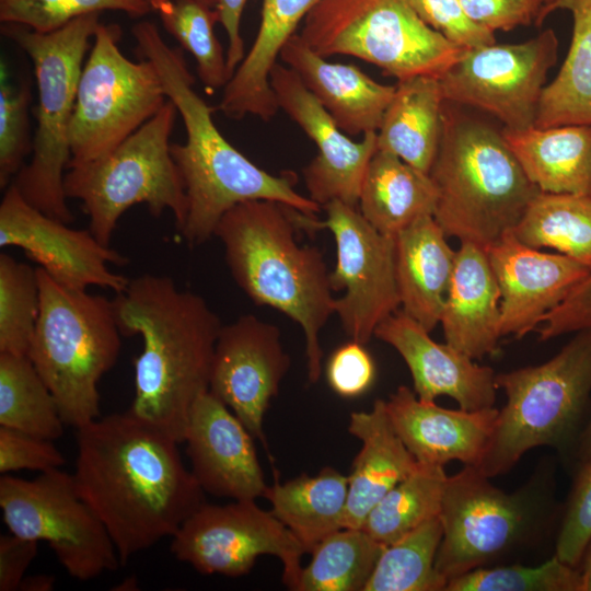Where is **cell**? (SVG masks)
<instances>
[{"instance_id": "277c9868", "label": "cell", "mask_w": 591, "mask_h": 591, "mask_svg": "<svg viewBox=\"0 0 591 591\" xmlns=\"http://www.w3.org/2000/svg\"><path fill=\"white\" fill-rule=\"evenodd\" d=\"M296 210L274 200L244 201L222 216L213 236L240 289L302 328L308 379L314 384L322 371L320 333L335 313L336 298L322 251L297 241Z\"/></svg>"}, {"instance_id": "52a82bcc", "label": "cell", "mask_w": 591, "mask_h": 591, "mask_svg": "<svg viewBox=\"0 0 591 591\" xmlns=\"http://www.w3.org/2000/svg\"><path fill=\"white\" fill-rule=\"evenodd\" d=\"M40 308L28 358L53 393L65 425L99 417L97 384L118 360L121 333L113 299L74 290L37 267Z\"/></svg>"}, {"instance_id": "60d3db41", "label": "cell", "mask_w": 591, "mask_h": 591, "mask_svg": "<svg viewBox=\"0 0 591 591\" xmlns=\"http://www.w3.org/2000/svg\"><path fill=\"white\" fill-rule=\"evenodd\" d=\"M120 11L143 16L153 11L151 0H0V21L37 33L54 32L82 15Z\"/></svg>"}, {"instance_id": "ba28073f", "label": "cell", "mask_w": 591, "mask_h": 591, "mask_svg": "<svg viewBox=\"0 0 591 591\" xmlns=\"http://www.w3.org/2000/svg\"><path fill=\"white\" fill-rule=\"evenodd\" d=\"M3 24L2 33L31 58L38 92L32 159L12 183L33 207L70 224L74 217L63 189L71 159L69 130L85 53L100 25V13L82 15L50 33Z\"/></svg>"}, {"instance_id": "5bb4252c", "label": "cell", "mask_w": 591, "mask_h": 591, "mask_svg": "<svg viewBox=\"0 0 591 591\" xmlns=\"http://www.w3.org/2000/svg\"><path fill=\"white\" fill-rule=\"evenodd\" d=\"M325 219L294 211L300 230H328L336 245V265L329 273L333 291H344L335 300L345 333L367 344L378 325L401 306L395 273V240L374 229L358 208L339 200L322 207Z\"/></svg>"}, {"instance_id": "ab89813d", "label": "cell", "mask_w": 591, "mask_h": 591, "mask_svg": "<svg viewBox=\"0 0 591 591\" xmlns=\"http://www.w3.org/2000/svg\"><path fill=\"white\" fill-rule=\"evenodd\" d=\"M445 591H583L578 567L555 555L537 566L494 565L448 581Z\"/></svg>"}, {"instance_id": "d6986e66", "label": "cell", "mask_w": 591, "mask_h": 591, "mask_svg": "<svg viewBox=\"0 0 591 591\" xmlns=\"http://www.w3.org/2000/svg\"><path fill=\"white\" fill-rule=\"evenodd\" d=\"M269 80L279 109L317 148V154L302 171L308 197L321 208L334 200L358 208L366 170L378 149L376 132L354 141L286 65L276 63Z\"/></svg>"}, {"instance_id": "8fae6325", "label": "cell", "mask_w": 591, "mask_h": 591, "mask_svg": "<svg viewBox=\"0 0 591 591\" xmlns=\"http://www.w3.org/2000/svg\"><path fill=\"white\" fill-rule=\"evenodd\" d=\"M299 34L324 57L352 56L397 81L440 78L466 50L428 26L409 0H321Z\"/></svg>"}, {"instance_id": "b9f144b4", "label": "cell", "mask_w": 591, "mask_h": 591, "mask_svg": "<svg viewBox=\"0 0 591 591\" xmlns=\"http://www.w3.org/2000/svg\"><path fill=\"white\" fill-rule=\"evenodd\" d=\"M30 86L21 82L13 86L1 65L0 79V187L7 188L13 175L24 166L25 157L32 151L28 138Z\"/></svg>"}, {"instance_id": "ac0fdd59", "label": "cell", "mask_w": 591, "mask_h": 591, "mask_svg": "<svg viewBox=\"0 0 591 591\" xmlns=\"http://www.w3.org/2000/svg\"><path fill=\"white\" fill-rule=\"evenodd\" d=\"M289 368L290 357L282 347L280 329L253 314H244L220 331L209 392L267 448L264 417Z\"/></svg>"}, {"instance_id": "74e56055", "label": "cell", "mask_w": 591, "mask_h": 591, "mask_svg": "<svg viewBox=\"0 0 591 591\" xmlns=\"http://www.w3.org/2000/svg\"><path fill=\"white\" fill-rule=\"evenodd\" d=\"M152 8L165 31L195 59L201 83L210 90L223 89L231 74L213 31L219 22L216 9L198 0H160Z\"/></svg>"}, {"instance_id": "11a10c76", "label": "cell", "mask_w": 591, "mask_h": 591, "mask_svg": "<svg viewBox=\"0 0 591 591\" xmlns=\"http://www.w3.org/2000/svg\"><path fill=\"white\" fill-rule=\"evenodd\" d=\"M117 587L118 590H135L137 589V579L134 577L127 578Z\"/></svg>"}, {"instance_id": "ee69618b", "label": "cell", "mask_w": 591, "mask_h": 591, "mask_svg": "<svg viewBox=\"0 0 591 591\" xmlns=\"http://www.w3.org/2000/svg\"><path fill=\"white\" fill-rule=\"evenodd\" d=\"M409 3L428 26L461 48L496 43L494 32L472 21L459 0H409Z\"/></svg>"}, {"instance_id": "f6af8a7d", "label": "cell", "mask_w": 591, "mask_h": 591, "mask_svg": "<svg viewBox=\"0 0 591 591\" xmlns=\"http://www.w3.org/2000/svg\"><path fill=\"white\" fill-rule=\"evenodd\" d=\"M66 462L53 440L0 426V473L59 468Z\"/></svg>"}, {"instance_id": "c3c4849f", "label": "cell", "mask_w": 591, "mask_h": 591, "mask_svg": "<svg viewBox=\"0 0 591 591\" xmlns=\"http://www.w3.org/2000/svg\"><path fill=\"white\" fill-rule=\"evenodd\" d=\"M591 329V274L540 321L536 332L541 340Z\"/></svg>"}, {"instance_id": "44dd1931", "label": "cell", "mask_w": 591, "mask_h": 591, "mask_svg": "<svg viewBox=\"0 0 591 591\" xmlns=\"http://www.w3.org/2000/svg\"><path fill=\"white\" fill-rule=\"evenodd\" d=\"M501 293V335L518 338L535 331L591 270L560 253H545L507 233L487 250Z\"/></svg>"}, {"instance_id": "ffe728a7", "label": "cell", "mask_w": 591, "mask_h": 591, "mask_svg": "<svg viewBox=\"0 0 591 591\" xmlns=\"http://www.w3.org/2000/svg\"><path fill=\"white\" fill-rule=\"evenodd\" d=\"M254 437L209 391L192 407L185 440L192 474L210 495L233 500L264 497L267 485Z\"/></svg>"}, {"instance_id": "30bf717a", "label": "cell", "mask_w": 591, "mask_h": 591, "mask_svg": "<svg viewBox=\"0 0 591 591\" xmlns=\"http://www.w3.org/2000/svg\"><path fill=\"white\" fill-rule=\"evenodd\" d=\"M177 108L167 100L160 111L116 149L90 164L67 170V198L81 202L89 230L111 246L120 217L146 204L153 217L170 210L179 231L186 220L187 198L171 154V134Z\"/></svg>"}, {"instance_id": "7402d4cb", "label": "cell", "mask_w": 591, "mask_h": 591, "mask_svg": "<svg viewBox=\"0 0 591 591\" xmlns=\"http://www.w3.org/2000/svg\"><path fill=\"white\" fill-rule=\"evenodd\" d=\"M374 336L392 346L406 362L414 392L426 402L450 396L461 409L494 407L496 373L450 345L434 341L416 320L397 310L383 320Z\"/></svg>"}, {"instance_id": "7bdbcfd3", "label": "cell", "mask_w": 591, "mask_h": 591, "mask_svg": "<svg viewBox=\"0 0 591 591\" xmlns=\"http://www.w3.org/2000/svg\"><path fill=\"white\" fill-rule=\"evenodd\" d=\"M573 480L560 509L555 556L577 567L591 538V454L575 468Z\"/></svg>"}, {"instance_id": "e575fe53", "label": "cell", "mask_w": 591, "mask_h": 591, "mask_svg": "<svg viewBox=\"0 0 591 591\" xmlns=\"http://www.w3.org/2000/svg\"><path fill=\"white\" fill-rule=\"evenodd\" d=\"M384 548L361 528L340 529L311 552L294 591H363Z\"/></svg>"}, {"instance_id": "836d02e7", "label": "cell", "mask_w": 591, "mask_h": 591, "mask_svg": "<svg viewBox=\"0 0 591 591\" xmlns=\"http://www.w3.org/2000/svg\"><path fill=\"white\" fill-rule=\"evenodd\" d=\"M447 478L443 466L419 463L372 508L361 529L382 545L396 542L439 517Z\"/></svg>"}, {"instance_id": "6f0895ef", "label": "cell", "mask_w": 591, "mask_h": 591, "mask_svg": "<svg viewBox=\"0 0 591 591\" xmlns=\"http://www.w3.org/2000/svg\"><path fill=\"white\" fill-rule=\"evenodd\" d=\"M542 1H543L544 4H546V3L551 2L552 0H542Z\"/></svg>"}, {"instance_id": "d590c367", "label": "cell", "mask_w": 591, "mask_h": 591, "mask_svg": "<svg viewBox=\"0 0 591 591\" xmlns=\"http://www.w3.org/2000/svg\"><path fill=\"white\" fill-rule=\"evenodd\" d=\"M0 426L49 440L63 433L56 399L28 356L0 354Z\"/></svg>"}, {"instance_id": "8d00e7d4", "label": "cell", "mask_w": 591, "mask_h": 591, "mask_svg": "<svg viewBox=\"0 0 591 591\" xmlns=\"http://www.w3.org/2000/svg\"><path fill=\"white\" fill-rule=\"evenodd\" d=\"M442 534L436 517L385 546L363 591H445L448 581L436 568Z\"/></svg>"}, {"instance_id": "4316f807", "label": "cell", "mask_w": 591, "mask_h": 591, "mask_svg": "<svg viewBox=\"0 0 591 591\" xmlns=\"http://www.w3.org/2000/svg\"><path fill=\"white\" fill-rule=\"evenodd\" d=\"M394 240L402 310L430 333L440 323L456 251L433 216L414 221Z\"/></svg>"}, {"instance_id": "4fadbf2b", "label": "cell", "mask_w": 591, "mask_h": 591, "mask_svg": "<svg viewBox=\"0 0 591 591\" xmlns=\"http://www.w3.org/2000/svg\"><path fill=\"white\" fill-rule=\"evenodd\" d=\"M0 508L10 533L48 543L78 580H91L121 566L104 524L78 494L72 474L59 468L34 479L2 474Z\"/></svg>"}, {"instance_id": "f546056e", "label": "cell", "mask_w": 591, "mask_h": 591, "mask_svg": "<svg viewBox=\"0 0 591 591\" xmlns=\"http://www.w3.org/2000/svg\"><path fill=\"white\" fill-rule=\"evenodd\" d=\"M438 193L428 173L376 149L362 181L358 209L379 232L395 236L425 216H433Z\"/></svg>"}, {"instance_id": "1f68e13d", "label": "cell", "mask_w": 591, "mask_h": 591, "mask_svg": "<svg viewBox=\"0 0 591 591\" xmlns=\"http://www.w3.org/2000/svg\"><path fill=\"white\" fill-rule=\"evenodd\" d=\"M558 9L572 14V38L557 77L543 90L538 128L591 125V0H552L541 8L535 24Z\"/></svg>"}, {"instance_id": "4dcf8cb0", "label": "cell", "mask_w": 591, "mask_h": 591, "mask_svg": "<svg viewBox=\"0 0 591 591\" xmlns=\"http://www.w3.org/2000/svg\"><path fill=\"white\" fill-rule=\"evenodd\" d=\"M349 478L325 466L316 475L303 473L268 486L264 498L274 515L294 535L306 553L328 535L344 529Z\"/></svg>"}, {"instance_id": "db71d44e", "label": "cell", "mask_w": 591, "mask_h": 591, "mask_svg": "<svg viewBox=\"0 0 591 591\" xmlns=\"http://www.w3.org/2000/svg\"><path fill=\"white\" fill-rule=\"evenodd\" d=\"M591 454V418L586 426L576 451L575 466ZM573 466V468H575ZM572 468V470H573Z\"/></svg>"}, {"instance_id": "816d5d0a", "label": "cell", "mask_w": 591, "mask_h": 591, "mask_svg": "<svg viewBox=\"0 0 591 591\" xmlns=\"http://www.w3.org/2000/svg\"><path fill=\"white\" fill-rule=\"evenodd\" d=\"M56 578L53 575L37 573L24 576L19 590L22 591H50L54 588Z\"/></svg>"}, {"instance_id": "8992f818", "label": "cell", "mask_w": 591, "mask_h": 591, "mask_svg": "<svg viewBox=\"0 0 591 591\" xmlns=\"http://www.w3.org/2000/svg\"><path fill=\"white\" fill-rule=\"evenodd\" d=\"M495 382L506 403L473 467L493 478L512 470L528 451L549 447L572 470L591 418V329L577 332L548 361L496 374Z\"/></svg>"}, {"instance_id": "f1b7e54d", "label": "cell", "mask_w": 591, "mask_h": 591, "mask_svg": "<svg viewBox=\"0 0 591 591\" xmlns=\"http://www.w3.org/2000/svg\"><path fill=\"white\" fill-rule=\"evenodd\" d=\"M395 86L376 131L378 149L429 173L443 130L445 99L440 79L418 76Z\"/></svg>"}, {"instance_id": "681fc988", "label": "cell", "mask_w": 591, "mask_h": 591, "mask_svg": "<svg viewBox=\"0 0 591 591\" xmlns=\"http://www.w3.org/2000/svg\"><path fill=\"white\" fill-rule=\"evenodd\" d=\"M38 542L15 534L0 535V591L19 590L24 573L37 555Z\"/></svg>"}, {"instance_id": "9a60e30c", "label": "cell", "mask_w": 591, "mask_h": 591, "mask_svg": "<svg viewBox=\"0 0 591 591\" xmlns=\"http://www.w3.org/2000/svg\"><path fill=\"white\" fill-rule=\"evenodd\" d=\"M170 549L198 572L233 578L250 572L259 556H275L290 590L298 586L305 554L294 535L255 500L202 503L172 536Z\"/></svg>"}, {"instance_id": "d6a6232c", "label": "cell", "mask_w": 591, "mask_h": 591, "mask_svg": "<svg viewBox=\"0 0 591 591\" xmlns=\"http://www.w3.org/2000/svg\"><path fill=\"white\" fill-rule=\"evenodd\" d=\"M523 244L556 250L591 270V196L540 192L512 230Z\"/></svg>"}, {"instance_id": "cb8c5ba5", "label": "cell", "mask_w": 591, "mask_h": 591, "mask_svg": "<svg viewBox=\"0 0 591 591\" xmlns=\"http://www.w3.org/2000/svg\"><path fill=\"white\" fill-rule=\"evenodd\" d=\"M280 59L346 135L378 131L395 85L379 83L354 65L328 61L297 33L283 46Z\"/></svg>"}, {"instance_id": "9f6ffc18", "label": "cell", "mask_w": 591, "mask_h": 591, "mask_svg": "<svg viewBox=\"0 0 591 591\" xmlns=\"http://www.w3.org/2000/svg\"><path fill=\"white\" fill-rule=\"evenodd\" d=\"M157 1H160V0H151V4L153 5V3L157 2ZM198 1H200V2H202L206 5L211 7V8H215V5H216V0H198Z\"/></svg>"}, {"instance_id": "5b68a950", "label": "cell", "mask_w": 591, "mask_h": 591, "mask_svg": "<svg viewBox=\"0 0 591 591\" xmlns=\"http://www.w3.org/2000/svg\"><path fill=\"white\" fill-rule=\"evenodd\" d=\"M438 199L433 218L447 236L483 250L512 232L541 192L502 132L444 104L443 130L429 171Z\"/></svg>"}, {"instance_id": "7a4b0ae2", "label": "cell", "mask_w": 591, "mask_h": 591, "mask_svg": "<svg viewBox=\"0 0 591 591\" xmlns=\"http://www.w3.org/2000/svg\"><path fill=\"white\" fill-rule=\"evenodd\" d=\"M123 336L139 335L129 410L184 442L192 407L209 391L222 323L199 294L165 275L143 274L113 299Z\"/></svg>"}, {"instance_id": "7c38bea8", "label": "cell", "mask_w": 591, "mask_h": 591, "mask_svg": "<svg viewBox=\"0 0 591 591\" xmlns=\"http://www.w3.org/2000/svg\"><path fill=\"white\" fill-rule=\"evenodd\" d=\"M119 26L102 23L93 36L70 124L68 169L111 153L169 100L153 63L128 59L119 49Z\"/></svg>"}, {"instance_id": "603a6c76", "label": "cell", "mask_w": 591, "mask_h": 591, "mask_svg": "<svg viewBox=\"0 0 591 591\" xmlns=\"http://www.w3.org/2000/svg\"><path fill=\"white\" fill-rule=\"evenodd\" d=\"M390 420L417 462L476 466L493 434L499 409H449L420 399L401 385L385 401Z\"/></svg>"}, {"instance_id": "83f0119b", "label": "cell", "mask_w": 591, "mask_h": 591, "mask_svg": "<svg viewBox=\"0 0 591 591\" xmlns=\"http://www.w3.org/2000/svg\"><path fill=\"white\" fill-rule=\"evenodd\" d=\"M501 132L541 192L591 196V125L503 128Z\"/></svg>"}, {"instance_id": "6da1fadb", "label": "cell", "mask_w": 591, "mask_h": 591, "mask_svg": "<svg viewBox=\"0 0 591 591\" xmlns=\"http://www.w3.org/2000/svg\"><path fill=\"white\" fill-rule=\"evenodd\" d=\"M76 430L77 491L104 524L121 566L172 537L205 503L179 442L129 409Z\"/></svg>"}, {"instance_id": "f907efd6", "label": "cell", "mask_w": 591, "mask_h": 591, "mask_svg": "<svg viewBox=\"0 0 591 591\" xmlns=\"http://www.w3.org/2000/svg\"><path fill=\"white\" fill-rule=\"evenodd\" d=\"M247 0H216L219 23L228 37L227 66L231 77L245 57L241 19Z\"/></svg>"}, {"instance_id": "484cf974", "label": "cell", "mask_w": 591, "mask_h": 591, "mask_svg": "<svg viewBox=\"0 0 591 591\" xmlns=\"http://www.w3.org/2000/svg\"><path fill=\"white\" fill-rule=\"evenodd\" d=\"M348 431L362 445L348 475L344 528L360 529L372 508L419 463L396 433L383 399L369 412H352Z\"/></svg>"}, {"instance_id": "9c48e42d", "label": "cell", "mask_w": 591, "mask_h": 591, "mask_svg": "<svg viewBox=\"0 0 591 591\" xmlns=\"http://www.w3.org/2000/svg\"><path fill=\"white\" fill-rule=\"evenodd\" d=\"M553 475L551 465L543 467L512 493L496 487L473 466L448 476L436 557V568L447 581L494 566L530 543L554 514Z\"/></svg>"}, {"instance_id": "d4e9b609", "label": "cell", "mask_w": 591, "mask_h": 591, "mask_svg": "<svg viewBox=\"0 0 591 591\" xmlns=\"http://www.w3.org/2000/svg\"><path fill=\"white\" fill-rule=\"evenodd\" d=\"M501 293L487 253L461 242L440 324L445 343L473 360L498 351Z\"/></svg>"}, {"instance_id": "2e32d148", "label": "cell", "mask_w": 591, "mask_h": 591, "mask_svg": "<svg viewBox=\"0 0 591 591\" xmlns=\"http://www.w3.org/2000/svg\"><path fill=\"white\" fill-rule=\"evenodd\" d=\"M557 49L552 28L520 44L466 49L439 78L443 96L495 116L506 129L532 128Z\"/></svg>"}, {"instance_id": "f5cc1de1", "label": "cell", "mask_w": 591, "mask_h": 591, "mask_svg": "<svg viewBox=\"0 0 591 591\" xmlns=\"http://www.w3.org/2000/svg\"><path fill=\"white\" fill-rule=\"evenodd\" d=\"M577 567L582 577L583 591H591V538Z\"/></svg>"}, {"instance_id": "7dc6e473", "label": "cell", "mask_w": 591, "mask_h": 591, "mask_svg": "<svg viewBox=\"0 0 591 591\" xmlns=\"http://www.w3.org/2000/svg\"><path fill=\"white\" fill-rule=\"evenodd\" d=\"M467 16L495 32L535 23L542 0H459Z\"/></svg>"}, {"instance_id": "f35d334b", "label": "cell", "mask_w": 591, "mask_h": 591, "mask_svg": "<svg viewBox=\"0 0 591 591\" xmlns=\"http://www.w3.org/2000/svg\"><path fill=\"white\" fill-rule=\"evenodd\" d=\"M40 308L37 268L0 254V354L28 356Z\"/></svg>"}, {"instance_id": "bcb514c9", "label": "cell", "mask_w": 591, "mask_h": 591, "mask_svg": "<svg viewBox=\"0 0 591 591\" xmlns=\"http://www.w3.org/2000/svg\"><path fill=\"white\" fill-rule=\"evenodd\" d=\"M331 389L343 397H357L374 382L375 364L364 344L350 339L339 346L326 363Z\"/></svg>"}, {"instance_id": "3957f363", "label": "cell", "mask_w": 591, "mask_h": 591, "mask_svg": "<svg viewBox=\"0 0 591 591\" xmlns=\"http://www.w3.org/2000/svg\"><path fill=\"white\" fill-rule=\"evenodd\" d=\"M131 33L140 57L155 67L165 94L182 117L184 143H171L187 198V215L181 235L196 247L213 236L222 216L250 200H274L306 216L322 208L296 189L293 173L275 175L260 169L234 148L216 126V111L194 89L181 49L170 47L158 26L149 21L134 25Z\"/></svg>"}, {"instance_id": "e0dca14e", "label": "cell", "mask_w": 591, "mask_h": 591, "mask_svg": "<svg viewBox=\"0 0 591 591\" xmlns=\"http://www.w3.org/2000/svg\"><path fill=\"white\" fill-rule=\"evenodd\" d=\"M0 246H16L55 281L74 290L97 286L123 292L129 278L112 271L128 258L88 230L69 227L28 204L11 183L0 204Z\"/></svg>"}]
</instances>
